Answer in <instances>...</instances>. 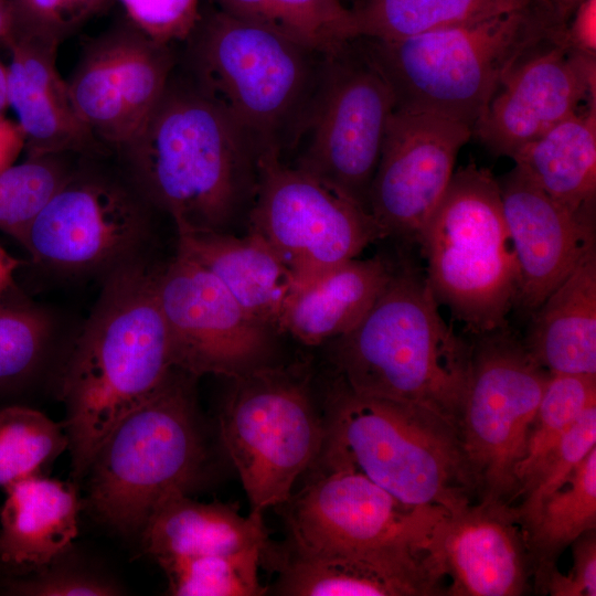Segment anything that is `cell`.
<instances>
[{
  "label": "cell",
  "mask_w": 596,
  "mask_h": 596,
  "mask_svg": "<svg viewBox=\"0 0 596 596\" xmlns=\"http://www.w3.org/2000/svg\"><path fill=\"white\" fill-rule=\"evenodd\" d=\"M127 180L177 232L233 233L247 220L258 179L252 142L191 78L172 76L119 150Z\"/></svg>",
  "instance_id": "cell-1"
},
{
  "label": "cell",
  "mask_w": 596,
  "mask_h": 596,
  "mask_svg": "<svg viewBox=\"0 0 596 596\" xmlns=\"http://www.w3.org/2000/svg\"><path fill=\"white\" fill-rule=\"evenodd\" d=\"M156 274L140 257L108 272L66 360L61 398L76 479L115 425L174 369Z\"/></svg>",
  "instance_id": "cell-2"
},
{
  "label": "cell",
  "mask_w": 596,
  "mask_h": 596,
  "mask_svg": "<svg viewBox=\"0 0 596 596\" xmlns=\"http://www.w3.org/2000/svg\"><path fill=\"white\" fill-rule=\"evenodd\" d=\"M334 375L353 392L417 406L458 430L472 344L439 312L425 273L407 258L356 327L329 342Z\"/></svg>",
  "instance_id": "cell-3"
},
{
  "label": "cell",
  "mask_w": 596,
  "mask_h": 596,
  "mask_svg": "<svg viewBox=\"0 0 596 596\" xmlns=\"http://www.w3.org/2000/svg\"><path fill=\"white\" fill-rule=\"evenodd\" d=\"M190 78L240 127L258 157L300 143L327 55L220 9L187 39Z\"/></svg>",
  "instance_id": "cell-4"
},
{
  "label": "cell",
  "mask_w": 596,
  "mask_h": 596,
  "mask_svg": "<svg viewBox=\"0 0 596 596\" xmlns=\"http://www.w3.org/2000/svg\"><path fill=\"white\" fill-rule=\"evenodd\" d=\"M198 377L174 368L161 386L123 417L85 475L87 504L103 524L140 534L161 501L189 493L206 461Z\"/></svg>",
  "instance_id": "cell-5"
},
{
  "label": "cell",
  "mask_w": 596,
  "mask_h": 596,
  "mask_svg": "<svg viewBox=\"0 0 596 596\" xmlns=\"http://www.w3.org/2000/svg\"><path fill=\"white\" fill-rule=\"evenodd\" d=\"M553 33L532 0L402 39H362L393 89L395 108L443 116L472 128L511 66Z\"/></svg>",
  "instance_id": "cell-6"
},
{
  "label": "cell",
  "mask_w": 596,
  "mask_h": 596,
  "mask_svg": "<svg viewBox=\"0 0 596 596\" xmlns=\"http://www.w3.org/2000/svg\"><path fill=\"white\" fill-rule=\"evenodd\" d=\"M324 422L322 450L402 503L451 511L475 498L458 430L436 414L355 393L334 375Z\"/></svg>",
  "instance_id": "cell-7"
},
{
  "label": "cell",
  "mask_w": 596,
  "mask_h": 596,
  "mask_svg": "<svg viewBox=\"0 0 596 596\" xmlns=\"http://www.w3.org/2000/svg\"><path fill=\"white\" fill-rule=\"evenodd\" d=\"M417 245L437 304L472 337L510 327L518 262L498 179L469 163L455 170Z\"/></svg>",
  "instance_id": "cell-8"
},
{
  "label": "cell",
  "mask_w": 596,
  "mask_h": 596,
  "mask_svg": "<svg viewBox=\"0 0 596 596\" xmlns=\"http://www.w3.org/2000/svg\"><path fill=\"white\" fill-rule=\"evenodd\" d=\"M220 437L249 502L263 514L285 504L326 438L311 375L304 364L279 363L227 379Z\"/></svg>",
  "instance_id": "cell-9"
},
{
  "label": "cell",
  "mask_w": 596,
  "mask_h": 596,
  "mask_svg": "<svg viewBox=\"0 0 596 596\" xmlns=\"http://www.w3.org/2000/svg\"><path fill=\"white\" fill-rule=\"evenodd\" d=\"M286 505L291 550L300 553H398L429 563L436 529L448 512L402 503L351 464L320 453Z\"/></svg>",
  "instance_id": "cell-10"
},
{
  "label": "cell",
  "mask_w": 596,
  "mask_h": 596,
  "mask_svg": "<svg viewBox=\"0 0 596 596\" xmlns=\"http://www.w3.org/2000/svg\"><path fill=\"white\" fill-rule=\"evenodd\" d=\"M470 381L458 424L475 498L512 503L550 372L510 327L473 337Z\"/></svg>",
  "instance_id": "cell-11"
},
{
  "label": "cell",
  "mask_w": 596,
  "mask_h": 596,
  "mask_svg": "<svg viewBox=\"0 0 596 596\" xmlns=\"http://www.w3.org/2000/svg\"><path fill=\"white\" fill-rule=\"evenodd\" d=\"M394 109L393 89L364 40L347 43L327 55L302 136L306 146L295 167L369 211L370 189Z\"/></svg>",
  "instance_id": "cell-12"
},
{
  "label": "cell",
  "mask_w": 596,
  "mask_h": 596,
  "mask_svg": "<svg viewBox=\"0 0 596 596\" xmlns=\"http://www.w3.org/2000/svg\"><path fill=\"white\" fill-rule=\"evenodd\" d=\"M247 230L294 274L298 290L386 235L359 203L283 159H258Z\"/></svg>",
  "instance_id": "cell-13"
},
{
  "label": "cell",
  "mask_w": 596,
  "mask_h": 596,
  "mask_svg": "<svg viewBox=\"0 0 596 596\" xmlns=\"http://www.w3.org/2000/svg\"><path fill=\"white\" fill-rule=\"evenodd\" d=\"M150 209L128 180L76 168L20 244L46 268L107 274L138 257L149 234Z\"/></svg>",
  "instance_id": "cell-14"
},
{
  "label": "cell",
  "mask_w": 596,
  "mask_h": 596,
  "mask_svg": "<svg viewBox=\"0 0 596 596\" xmlns=\"http://www.w3.org/2000/svg\"><path fill=\"white\" fill-rule=\"evenodd\" d=\"M156 290L174 368L226 379L276 364L274 328L249 315L207 269L175 251Z\"/></svg>",
  "instance_id": "cell-15"
},
{
  "label": "cell",
  "mask_w": 596,
  "mask_h": 596,
  "mask_svg": "<svg viewBox=\"0 0 596 596\" xmlns=\"http://www.w3.org/2000/svg\"><path fill=\"white\" fill-rule=\"evenodd\" d=\"M174 61L171 45L150 39L128 19L85 46L66 84L79 119L105 148L118 151L142 126Z\"/></svg>",
  "instance_id": "cell-16"
},
{
  "label": "cell",
  "mask_w": 596,
  "mask_h": 596,
  "mask_svg": "<svg viewBox=\"0 0 596 596\" xmlns=\"http://www.w3.org/2000/svg\"><path fill=\"white\" fill-rule=\"evenodd\" d=\"M470 137L472 128L460 121L394 109L369 195V211L386 237L417 244Z\"/></svg>",
  "instance_id": "cell-17"
},
{
  "label": "cell",
  "mask_w": 596,
  "mask_h": 596,
  "mask_svg": "<svg viewBox=\"0 0 596 596\" xmlns=\"http://www.w3.org/2000/svg\"><path fill=\"white\" fill-rule=\"evenodd\" d=\"M596 102V56L553 33L529 49L499 83L472 127L494 156L510 157L587 103Z\"/></svg>",
  "instance_id": "cell-18"
},
{
  "label": "cell",
  "mask_w": 596,
  "mask_h": 596,
  "mask_svg": "<svg viewBox=\"0 0 596 596\" xmlns=\"http://www.w3.org/2000/svg\"><path fill=\"white\" fill-rule=\"evenodd\" d=\"M429 563L447 596H520L533 565L511 503L478 500L448 511L439 522Z\"/></svg>",
  "instance_id": "cell-19"
},
{
  "label": "cell",
  "mask_w": 596,
  "mask_h": 596,
  "mask_svg": "<svg viewBox=\"0 0 596 596\" xmlns=\"http://www.w3.org/2000/svg\"><path fill=\"white\" fill-rule=\"evenodd\" d=\"M513 244L519 290L515 307L531 316L595 246V219L551 199L513 168L498 179Z\"/></svg>",
  "instance_id": "cell-20"
},
{
  "label": "cell",
  "mask_w": 596,
  "mask_h": 596,
  "mask_svg": "<svg viewBox=\"0 0 596 596\" xmlns=\"http://www.w3.org/2000/svg\"><path fill=\"white\" fill-rule=\"evenodd\" d=\"M8 102L24 134L28 157L72 153L94 158L107 151L79 119L66 81L58 74L60 44L29 36L10 35Z\"/></svg>",
  "instance_id": "cell-21"
},
{
  "label": "cell",
  "mask_w": 596,
  "mask_h": 596,
  "mask_svg": "<svg viewBox=\"0 0 596 596\" xmlns=\"http://www.w3.org/2000/svg\"><path fill=\"white\" fill-rule=\"evenodd\" d=\"M276 594L432 596L443 590L423 560L398 553H300L281 562Z\"/></svg>",
  "instance_id": "cell-22"
},
{
  "label": "cell",
  "mask_w": 596,
  "mask_h": 596,
  "mask_svg": "<svg viewBox=\"0 0 596 596\" xmlns=\"http://www.w3.org/2000/svg\"><path fill=\"white\" fill-rule=\"evenodd\" d=\"M0 509V576L41 570L67 553L78 534L75 488L45 475L15 482Z\"/></svg>",
  "instance_id": "cell-23"
},
{
  "label": "cell",
  "mask_w": 596,
  "mask_h": 596,
  "mask_svg": "<svg viewBox=\"0 0 596 596\" xmlns=\"http://www.w3.org/2000/svg\"><path fill=\"white\" fill-rule=\"evenodd\" d=\"M177 234L178 252L207 269L249 315L278 332L298 284L260 235L249 230L243 236L203 231Z\"/></svg>",
  "instance_id": "cell-24"
},
{
  "label": "cell",
  "mask_w": 596,
  "mask_h": 596,
  "mask_svg": "<svg viewBox=\"0 0 596 596\" xmlns=\"http://www.w3.org/2000/svg\"><path fill=\"white\" fill-rule=\"evenodd\" d=\"M140 535L145 551L161 568L190 557L269 549L263 514L244 517L235 504L200 502L185 492L161 501Z\"/></svg>",
  "instance_id": "cell-25"
},
{
  "label": "cell",
  "mask_w": 596,
  "mask_h": 596,
  "mask_svg": "<svg viewBox=\"0 0 596 596\" xmlns=\"http://www.w3.org/2000/svg\"><path fill=\"white\" fill-rule=\"evenodd\" d=\"M395 268L383 254L353 258L297 290L278 324L305 345L324 344L345 334L377 300Z\"/></svg>",
  "instance_id": "cell-26"
},
{
  "label": "cell",
  "mask_w": 596,
  "mask_h": 596,
  "mask_svg": "<svg viewBox=\"0 0 596 596\" xmlns=\"http://www.w3.org/2000/svg\"><path fill=\"white\" fill-rule=\"evenodd\" d=\"M523 343L550 373L596 374V249L530 316Z\"/></svg>",
  "instance_id": "cell-27"
},
{
  "label": "cell",
  "mask_w": 596,
  "mask_h": 596,
  "mask_svg": "<svg viewBox=\"0 0 596 596\" xmlns=\"http://www.w3.org/2000/svg\"><path fill=\"white\" fill-rule=\"evenodd\" d=\"M514 168L568 210L595 219L596 102L515 151Z\"/></svg>",
  "instance_id": "cell-28"
},
{
  "label": "cell",
  "mask_w": 596,
  "mask_h": 596,
  "mask_svg": "<svg viewBox=\"0 0 596 596\" xmlns=\"http://www.w3.org/2000/svg\"><path fill=\"white\" fill-rule=\"evenodd\" d=\"M521 525L533 565V579L556 566L562 552L577 538L596 530V447Z\"/></svg>",
  "instance_id": "cell-29"
},
{
  "label": "cell",
  "mask_w": 596,
  "mask_h": 596,
  "mask_svg": "<svg viewBox=\"0 0 596 596\" xmlns=\"http://www.w3.org/2000/svg\"><path fill=\"white\" fill-rule=\"evenodd\" d=\"M217 9L324 55L359 38L353 10L340 0H213Z\"/></svg>",
  "instance_id": "cell-30"
},
{
  "label": "cell",
  "mask_w": 596,
  "mask_h": 596,
  "mask_svg": "<svg viewBox=\"0 0 596 596\" xmlns=\"http://www.w3.org/2000/svg\"><path fill=\"white\" fill-rule=\"evenodd\" d=\"M532 0H364L353 10L359 38L396 40L461 24Z\"/></svg>",
  "instance_id": "cell-31"
},
{
  "label": "cell",
  "mask_w": 596,
  "mask_h": 596,
  "mask_svg": "<svg viewBox=\"0 0 596 596\" xmlns=\"http://www.w3.org/2000/svg\"><path fill=\"white\" fill-rule=\"evenodd\" d=\"M596 404V374L550 373L526 441L515 467L513 500L529 483L542 461L582 414Z\"/></svg>",
  "instance_id": "cell-32"
},
{
  "label": "cell",
  "mask_w": 596,
  "mask_h": 596,
  "mask_svg": "<svg viewBox=\"0 0 596 596\" xmlns=\"http://www.w3.org/2000/svg\"><path fill=\"white\" fill-rule=\"evenodd\" d=\"M12 291L0 298V398L21 391L40 373L54 339L47 311Z\"/></svg>",
  "instance_id": "cell-33"
},
{
  "label": "cell",
  "mask_w": 596,
  "mask_h": 596,
  "mask_svg": "<svg viewBox=\"0 0 596 596\" xmlns=\"http://www.w3.org/2000/svg\"><path fill=\"white\" fill-rule=\"evenodd\" d=\"M68 449L64 425L42 412L21 404L0 407V488L44 475Z\"/></svg>",
  "instance_id": "cell-34"
},
{
  "label": "cell",
  "mask_w": 596,
  "mask_h": 596,
  "mask_svg": "<svg viewBox=\"0 0 596 596\" xmlns=\"http://www.w3.org/2000/svg\"><path fill=\"white\" fill-rule=\"evenodd\" d=\"M71 156H30L0 172L1 232L20 243L36 215L76 170Z\"/></svg>",
  "instance_id": "cell-35"
},
{
  "label": "cell",
  "mask_w": 596,
  "mask_h": 596,
  "mask_svg": "<svg viewBox=\"0 0 596 596\" xmlns=\"http://www.w3.org/2000/svg\"><path fill=\"white\" fill-rule=\"evenodd\" d=\"M267 550L248 547L175 561L162 567L175 596H262L258 567Z\"/></svg>",
  "instance_id": "cell-36"
},
{
  "label": "cell",
  "mask_w": 596,
  "mask_h": 596,
  "mask_svg": "<svg viewBox=\"0 0 596 596\" xmlns=\"http://www.w3.org/2000/svg\"><path fill=\"white\" fill-rule=\"evenodd\" d=\"M594 447H596V404L582 414L549 453L518 497L521 499L520 503L512 504L520 523L533 513L543 499L568 480Z\"/></svg>",
  "instance_id": "cell-37"
},
{
  "label": "cell",
  "mask_w": 596,
  "mask_h": 596,
  "mask_svg": "<svg viewBox=\"0 0 596 596\" xmlns=\"http://www.w3.org/2000/svg\"><path fill=\"white\" fill-rule=\"evenodd\" d=\"M109 1L9 0L12 15L10 35L35 36L61 44L103 11Z\"/></svg>",
  "instance_id": "cell-38"
},
{
  "label": "cell",
  "mask_w": 596,
  "mask_h": 596,
  "mask_svg": "<svg viewBox=\"0 0 596 596\" xmlns=\"http://www.w3.org/2000/svg\"><path fill=\"white\" fill-rule=\"evenodd\" d=\"M62 556L29 574L0 576V594L13 596H114L121 594L123 589L110 577L81 565L62 563Z\"/></svg>",
  "instance_id": "cell-39"
},
{
  "label": "cell",
  "mask_w": 596,
  "mask_h": 596,
  "mask_svg": "<svg viewBox=\"0 0 596 596\" xmlns=\"http://www.w3.org/2000/svg\"><path fill=\"white\" fill-rule=\"evenodd\" d=\"M127 19L150 39L187 41L201 17L200 0H119Z\"/></svg>",
  "instance_id": "cell-40"
},
{
  "label": "cell",
  "mask_w": 596,
  "mask_h": 596,
  "mask_svg": "<svg viewBox=\"0 0 596 596\" xmlns=\"http://www.w3.org/2000/svg\"><path fill=\"white\" fill-rule=\"evenodd\" d=\"M573 565L567 574L554 566L534 579L536 592L552 596L596 595V531L589 530L572 544Z\"/></svg>",
  "instance_id": "cell-41"
},
{
  "label": "cell",
  "mask_w": 596,
  "mask_h": 596,
  "mask_svg": "<svg viewBox=\"0 0 596 596\" xmlns=\"http://www.w3.org/2000/svg\"><path fill=\"white\" fill-rule=\"evenodd\" d=\"M562 42L577 53L596 56V0H583L575 8L562 32Z\"/></svg>",
  "instance_id": "cell-42"
},
{
  "label": "cell",
  "mask_w": 596,
  "mask_h": 596,
  "mask_svg": "<svg viewBox=\"0 0 596 596\" xmlns=\"http://www.w3.org/2000/svg\"><path fill=\"white\" fill-rule=\"evenodd\" d=\"M24 145V134L18 121L0 113V172L15 162Z\"/></svg>",
  "instance_id": "cell-43"
},
{
  "label": "cell",
  "mask_w": 596,
  "mask_h": 596,
  "mask_svg": "<svg viewBox=\"0 0 596 596\" xmlns=\"http://www.w3.org/2000/svg\"><path fill=\"white\" fill-rule=\"evenodd\" d=\"M583 0H539L536 4L544 12L550 24L563 32L570 17Z\"/></svg>",
  "instance_id": "cell-44"
},
{
  "label": "cell",
  "mask_w": 596,
  "mask_h": 596,
  "mask_svg": "<svg viewBox=\"0 0 596 596\" xmlns=\"http://www.w3.org/2000/svg\"><path fill=\"white\" fill-rule=\"evenodd\" d=\"M20 260L11 256L0 244V298L13 290L14 273Z\"/></svg>",
  "instance_id": "cell-45"
},
{
  "label": "cell",
  "mask_w": 596,
  "mask_h": 596,
  "mask_svg": "<svg viewBox=\"0 0 596 596\" xmlns=\"http://www.w3.org/2000/svg\"><path fill=\"white\" fill-rule=\"evenodd\" d=\"M12 29V15L9 0H0V41L4 42Z\"/></svg>",
  "instance_id": "cell-46"
},
{
  "label": "cell",
  "mask_w": 596,
  "mask_h": 596,
  "mask_svg": "<svg viewBox=\"0 0 596 596\" xmlns=\"http://www.w3.org/2000/svg\"><path fill=\"white\" fill-rule=\"evenodd\" d=\"M8 107V70L0 61V113H3Z\"/></svg>",
  "instance_id": "cell-47"
}]
</instances>
